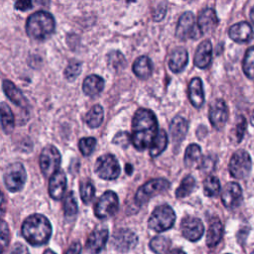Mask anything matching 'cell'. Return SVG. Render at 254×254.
<instances>
[{
    "instance_id": "cell-1",
    "label": "cell",
    "mask_w": 254,
    "mask_h": 254,
    "mask_svg": "<svg viewBox=\"0 0 254 254\" xmlns=\"http://www.w3.org/2000/svg\"><path fill=\"white\" fill-rule=\"evenodd\" d=\"M158 121L153 111L145 108L138 109L132 119L131 143L139 150L150 148L158 135Z\"/></svg>"
},
{
    "instance_id": "cell-2",
    "label": "cell",
    "mask_w": 254,
    "mask_h": 254,
    "mask_svg": "<svg viewBox=\"0 0 254 254\" xmlns=\"http://www.w3.org/2000/svg\"><path fill=\"white\" fill-rule=\"evenodd\" d=\"M22 235L33 246L46 244L52 235L50 220L43 214L35 213L28 216L22 224Z\"/></svg>"
},
{
    "instance_id": "cell-3",
    "label": "cell",
    "mask_w": 254,
    "mask_h": 254,
    "mask_svg": "<svg viewBox=\"0 0 254 254\" xmlns=\"http://www.w3.org/2000/svg\"><path fill=\"white\" fill-rule=\"evenodd\" d=\"M56 22L52 14L47 11H37L27 20L26 32L28 36L37 41L48 39L55 31Z\"/></svg>"
},
{
    "instance_id": "cell-4",
    "label": "cell",
    "mask_w": 254,
    "mask_h": 254,
    "mask_svg": "<svg viewBox=\"0 0 254 254\" xmlns=\"http://www.w3.org/2000/svg\"><path fill=\"white\" fill-rule=\"evenodd\" d=\"M175 220L176 214L174 209L168 204H163L153 210L148 220V225L156 232H163L172 228Z\"/></svg>"
},
{
    "instance_id": "cell-5",
    "label": "cell",
    "mask_w": 254,
    "mask_h": 254,
    "mask_svg": "<svg viewBox=\"0 0 254 254\" xmlns=\"http://www.w3.org/2000/svg\"><path fill=\"white\" fill-rule=\"evenodd\" d=\"M94 171L99 178L111 181L118 178L121 170L116 157L111 154H105L96 160Z\"/></svg>"
},
{
    "instance_id": "cell-6",
    "label": "cell",
    "mask_w": 254,
    "mask_h": 254,
    "mask_svg": "<svg viewBox=\"0 0 254 254\" xmlns=\"http://www.w3.org/2000/svg\"><path fill=\"white\" fill-rule=\"evenodd\" d=\"M170 188V183L166 179H153L142 185L135 195V200L138 204L147 202L151 197L166 191Z\"/></svg>"
},
{
    "instance_id": "cell-7",
    "label": "cell",
    "mask_w": 254,
    "mask_h": 254,
    "mask_svg": "<svg viewBox=\"0 0 254 254\" xmlns=\"http://www.w3.org/2000/svg\"><path fill=\"white\" fill-rule=\"evenodd\" d=\"M61 154L59 150L53 146L48 145L44 147L40 155V168L45 177H52L57 171L60 170Z\"/></svg>"
},
{
    "instance_id": "cell-8",
    "label": "cell",
    "mask_w": 254,
    "mask_h": 254,
    "mask_svg": "<svg viewBox=\"0 0 254 254\" xmlns=\"http://www.w3.org/2000/svg\"><path fill=\"white\" fill-rule=\"evenodd\" d=\"M27 175L24 166L21 163L10 164L4 173V183L6 188L12 191H20L26 183Z\"/></svg>"
},
{
    "instance_id": "cell-9",
    "label": "cell",
    "mask_w": 254,
    "mask_h": 254,
    "mask_svg": "<svg viewBox=\"0 0 254 254\" xmlns=\"http://www.w3.org/2000/svg\"><path fill=\"white\" fill-rule=\"evenodd\" d=\"M119 200L117 194L112 190L105 191L97 200L94 206V214L100 219L108 218L118 210Z\"/></svg>"
},
{
    "instance_id": "cell-10",
    "label": "cell",
    "mask_w": 254,
    "mask_h": 254,
    "mask_svg": "<svg viewBox=\"0 0 254 254\" xmlns=\"http://www.w3.org/2000/svg\"><path fill=\"white\" fill-rule=\"evenodd\" d=\"M251 158L244 150L236 151L229 162V173L235 179L246 178L251 171Z\"/></svg>"
},
{
    "instance_id": "cell-11",
    "label": "cell",
    "mask_w": 254,
    "mask_h": 254,
    "mask_svg": "<svg viewBox=\"0 0 254 254\" xmlns=\"http://www.w3.org/2000/svg\"><path fill=\"white\" fill-rule=\"evenodd\" d=\"M202 34L200 33L197 26L194 25V16L191 12H185L179 19L176 36L180 40L198 39Z\"/></svg>"
},
{
    "instance_id": "cell-12",
    "label": "cell",
    "mask_w": 254,
    "mask_h": 254,
    "mask_svg": "<svg viewBox=\"0 0 254 254\" xmlns=\"http://www.w3.org/2000/svg\"><path fill=\"white\" fill-rule=\"evenodd\" d=\"M138 242L137 235L127 228H121L114 232L112 237L113 247L120 252H127L133 249Z\"/></svg>"
},
{
    "instance_id": "cell-13",
    "label": "cell",
    "mask_w": 254,
    "mask_h": 254,
    "mask_svg": "<svg viewBox=\"0 0 254 254\" xmlns=\"http://www.w3.org/2000/svg\"><path fill=\"white\" fill-rule=\"evenodd\" d=\"M183 236L190 241H197L203 234L204 227L201 220L193 216H186L181 222Z\"/></svg>"
},
{
    "instance_id": "cell-14",
    "label": "cell",
    "mask_w": 254,
    "mask_h": 254,
    "mask_svg": "<svg viewBox=\"0 0 254 254\" xmlns=\"http://www.w3.org/2000/svg\"><path fill=\"white\" fill-rule=\"evenodd\" d=\"M209 121L216 130H221L228 119V109L222 99H216L209 108Z\"/></svg>"
},
{
    "instance_id": "cell-15",
    "label": "cell",
    "mask_w": 254,
    "mask_h": 254,
    "mask_svg": "<svg viewBox=\"0 0 254 254\" xmlns=\"http://www.w3.org/2000/svg\"><path fill=\"white\" fill-rule=\"evenodd\" d=\"M221 201L228 209L237 207L242 201V190L237 183H228L221 193Z\"/></svg>"
},
{
    "instance_id": "cell-16",
    "label": "cell",
    "mask_w": 254,
    "mask_h": 254,
    "mask_svg": "<svg viewBox=\"0 0 254 254\" xmlns=\"http://www.w3.org/2000/svg\"><path fill=\"white\" fill-rule=\"evenodd\" d=\"M66 189V177L64 171H57L51 178L49 183V193L52 198L60 200Z\"/></svg>"
},
{
    "instance_id": "cell-17",
    "label": "cell",
    "mask_w": 254,
    "mask_h": 254,
    "mask_svg": "<svg viewBox=\"0 0 254 254\" xmlns=\"http://www.w3.org/2000/svg\"><path fill=\"white\" fill-rule=\"evenodd\" d=\"M107 239L108 230L106 228H97L88 236L86 241V249L92 254H97L104 248Z\"/></svg>"
},
{
    "instance_id": "cell-18",
    "label": "cell",
    "mask_w": 254,
    "mask_h": 254,
    "mask_svg": "<svg viewBox=\"0 0 254 254\" xmlns=\"http://www.w3.org/2000/svg\"><path fill=\"white\" fill-rule=\"evenodd\" d=\"M217 24L218 18L212 8H205L199 13L197 18V28L201 34L213 31Z\"/></svg>"
},
{
    "instance_id": "cell-19",
    "label": "cell",
    "mask_w": 254,
    "mask_h": 254,
    "mask_svg": "<svg viewBox=\"0 0 254 254\" xmlns=\"http://www.w3.org/2000/svg\"><path fill=\"white\" fill-rule=\"evenodd\" d=\"M211 53H212V46L208 40L201 42L193 57L194 64L199 68H205L209 65L211 62Z\"/></svg>"
},
{
    "instance_id": "cell-20",
    "label": "cell",
    "mask_w": 254,
    "mask_h": 254,
    "mask_svg": "<svg viewBox=\"0 0 254 254\" xmlns=\"http://www.w3.org/2000/svg\"><path fill=\"white\" fill-rule=\"evenodd\" d=\"M229 37L236 43H246L253 37V30L249 23L240 22L229 29Z\"/></svg>"
},
{
    "instance_id": "cell-21",
    "label": "cell",
    "mask_w": 254,
    "mask_h": 254,
    "mask_svg": "<svg viewBox=\"0 0 254 254\" xmlns=\"http://www.w3.org/2000/svg\"><path fill=\"white\" fill-rule=\"evenodd\" d=\"M189 98L193 107L199 108L204 102L202 82L199 77H194L189 84Z\"/></svg>"
},
{
    "instance_id": "cell-22",
    "label": "cell",
    "mask_w": 254,
    "mask_h": 254,
    "mask_svg": "<svg viewBox=\"0 0 254 254\" xmlns=\"http://www.w3.org/2000/svg\"><path fill=\"white\" fill-rule=\"evenodd\" d=\"M189 61L188 52L185 48H177L175 49L170 56L169 59V67L174 72L182 71Z\"/></svg>"
},
{
    "instance_id": "cell-23",
    "label": "cell",
    "mask_w": 254,
    "mask_h": 254,
    "mask_svg": "<svg viewBox=\"0 0 254 254\" xmlns=\"http://www.w3.org/2000/svg\"><path fill=\"white\" fill-rule=\"evenodd\" d=\"M3 90L7 97L16 105L24 108L28 105V100L22 93V91L11 81L5 79L3 81Z\"/></svg>"
},
{
    "instance_id": "cell-24",
    "label": "cell",
    "mask_w": 254,
    "mask_h": 254,
    "mask_svg": "<svg viewBox=\"0 0 254 254\" xmlns=\"http://www.w3.org/2000/svg\"><path fill=\"white\" fill-rule=\"evenodd\" d=\"M188 132V122L181 116L175 117L170 124V133L175 144H180Z\"/></svg>"
},
{
    "instance_id": "cell-25",
    "label": "cell",
    "mask_w": 254,
    "mask_h": 254,
    "mask_svg": "<svg viewBox=\"0 0 254 254\" xmlns=\"http://www.w3.org/2000/svg\"><path fill=\"white\" fill-rule=\"evenodd\" d=\"M104 87V80L101 76L90 74L86 76L82 83V90L88 96L98 95Z\"/></svg>"
},
{
    "instance_id": "cell-26",
    "label": "cell",
    "mask_w": 254,
    "mask_h": 254,
    "mask_svg": "<svg viewBox=\"0 0 254 254\" xmlns=\"http://www.w3.org/2000/svg\"><path fill=\"white\" fill-rule=\"evenodd\" d=\"M223 235V225L218 218H213L209 223L206 234V245L208 247L216 246Z\"/></svg>"
},
{
    "instance_id": "cell-27",
    "label": "cell",
    "mask_w": 254,
    "mask_h": 254,
    "mask_svg": "<svg viewBox=\"0 0 254 254\" xmlns=\"http://www.w3.org/2000/svg\"><path fill=\"white\" fill-rule=\"evenodd\" d=\"M133 71L134 73L142 79H146L148 78L151 73H152V69H153V64L151 60L146 57V56H142L139 57L135 60L134 64H133Z\"/></svg>"
},
{
    "instance_id": "cell-28",
    "label": "cell",
    "mask_w": 254,
    "mask_h": 254,
    "mask_svg": "<svg viewBox=\"0 0 254 254\" xmlns=\"http://www.w3.org/2000/svg\"><path fill=\"white\" fill-rule=\"evenodd\" d=\"M0 119L2 129L5 133H10L14 129L15 126V118L14 114L8 104L2 102L0 104Z\"/></svg>"
},
{
    "instance_id": "cell-29",
    "label": "cell",
    "mask_w": 254,
    "mask_h": 254,
    "mask_svg": "<svg viewBox=\"0 0 254 254\" xmlns=\"http://www.w3.org/2000/svg\"><path fill=\"white\" fill-rule=\"evenodd\" d=\"M103 116V108L100 105L96 104L92 106V108L87 112L85 116V122L90 128H96L102 123Z\"/></svg>"
},
{
    "instance_id": "cell-30",
    "label": "cell",
    "mask_w": 254,
    "mask_h": 254,
    "mask_svg": "<svg viewBox=\"0 0 254 254\" xmlns=\"http://www.w3.org/2000/svg\"><path fill=\"white\" fill-rule=\"evenodd\" d=\"M168 145V135L165 130H159L157 137L155 138L152 146L150 147V155L152 157L159 156Z\"/></svg>"
},
{
    "instance_id": "cell-31",
    "label": "cell",
    "mask_w": 254,
    "mask_h": 254,
    "mask_svg": "<svg viewBox=\"0 0 254 254\" xmlns=\"http://www.w3.org/2000/svg\"><path fill=\"white\" fill-rule=\"evenodd\" d=\"M201 159V149L197 144H190L185 152V164L188 167L195 166Z\"/></svg>"
},
{
    "instance_id": "cell-32",
    "label": "cell",
    "mask_w": 254,
    "mask_h": 254,
    "mask_svg": "<svg viewBox=\"0 0 254 254\" xmlns=\"http://www.w3.org/2000/svg\"><path fill=\"white\" fill-rule=\"evenodd\" d=\"M150 248L156 254H165L171 246V240L166 236H155L150 241Z\"/></svg>"
},
{
    "instance_id": "cell-33",
    "label": "cell",
    "mask_w": 254,
    "mask_h": 254,
    "mask_svg": "<svg viewBox=\"0 0 254 254\" xmlns=\"http://www.w3.org/2000/svg\"><path fill=\"white\" fill-rule=\"evenodd\" d=\"M195 188V181L191 176H187L183 179L181 185L176 190V196L178 198H183L190 195Z\"/></svg>"
},
{
    "instance_id": "cell-34",
    "label": "cell",
    "mask_w": 254,
    "mask_h": 254,
    "mask_svg": "<svg viewBox=\"0 0 254 254\" xmlns=\"http://www.w3.org/2000/svg\"><path fill=\"white\" fill-rule=\"evenodd\" d=\"M242 69L248 78L254 79V47L246 51L242 63Z\"/></svg>"
},
{
    "instance_id": "cell-35",
    "label": "cell",
    "mask_w": 254,
    "mask_h": 254,
    "mask_svg": "<svg viewBox=\"0 0 254 254\" xmlns=\"http://www.w3.org/2000/svg\"><path fill=\"white\" fill-rule=\"evenodd\" d=\"M107 63H108V65L116 71L126 66V60L124 56L118 51H112L108 54Z\"/></svg>"
},
{
    "instance_id": "cell-36",
    "label": "cell",
    "mask_w": 254,
    "mask_h": 254,
    "mask_svg": "<svg viewBox=\"0 0 254 254\" xmlns=\"http://www.w3.org/2000/svg\"><path fill=\"white\" fill-rule=\"evenodd\" d=\"M220 191V184L216 177L208 176L203 182V192L206 196H215Z\"/></svg>"
},
{
    "instance_id": "cell-37",
    "label": "cell",
    "mask_w": 254,
    "mask_h": 254,
    "mask_svg": "<svg viewBox=\"0 0 254 254\" xmlns=\"http://www.w3.org/2000/svg\"><path fill=\"white\" fill-rule=\"evenodd\" d=\"M64 212L65 217L74 216L77 212V202L72 191L68 192L64 202Z\"/></svg>"
},
{
    "instance_id": "cell-38",
    "label": "cell",
    "mask_w": 254,
    "mask_h": 254,
    "mask_svg": "<svg viewBox=\"0 0 254 254\" xmlns=\"http://www.w3.org/2000/svg\"><path fill=\"white\" fill-rule=\"evenodd\" d=\"M79 192H80V197H81V200L84 202V203H89L94 195H95V189H94V186L92 185V183L86 181V182H83L80 184V187H79Z\"/></svg>"
},
{
    "instance_id": "cell-39",
    "label": "cell",
    "mask_w": 254,
    "mask_h": 254,
    "mask_svg": "<svg viewBox=\"0 0 254 254\" xmlns=\"http://www.w3.org/2000/svg\"><path fill=\"white\" fill-rule=\"evenodd\" d=\"M96 146V140L93 137L81 138L78 142V148L83 156H89Z\"/></svg>"
},
{
    "instance_id": "cell-40",
    "label": "cell",
    "mask_w": 254,
    "mask_h": 254,
    "mask_svg": "<svg viewBox=\"0 0 254 254\" xmlns=\"http://www.w3.org/2000/svg\"><path fill=\"white\" fill-rule=\"evenodd\" d=\"M10 241V230L8 224L0 219V254H2L8 247Z\"/></svg>"
},
{
    "instance_id": "cell-41",
    "label": "cell",
    "mask_w": 254,
    "mask_h": 254,
    "mask_svg": "<svg viewBox=\"0 0 254 254\" xmlns=\"http://www.w3.org/2000/svg\"><path fill=\"white\" fill-rule=\"evenodd\" d=\"M81 71V64L78 62L70 63L64 70V76L68 80H74Z\"/></svg>"
},
{
    "instance_id": "cell-42",
    "label": "cell",
    "mask_w": 254,
    "mask_h": 254,
    "mask_svg": "<svg viewBox=\"0 0 254 254\" xmlns=\"http://www.w3.org/2000/svg\"><path fill=\"white\" fill-rule=\"evenodd\" d=\"M246 126H247L246 119L243 116H238V119L235 123V129H234V135H235L237 143H239L243 139V136H244V133L246 130Z\"/></svg>"
},
{
    "instance_id": "cell-43",
    "label": "cell",
    "mask_w": 254,
    "mask_h": 254,
    "mask_svg": "<svg viewBox=\"0 0 254 254\" xmlns=\"http://www.w3.org/2000/svg\"><path fill=\"white\" fill-rule=\"evenodd\" d=\"M112 142L121 148H127L131 143V136L128 132L121 131L114 136Z\"/></svg>"
},
{
    "instance_id": "cell-44",
    "label": "cell",
    "mask_w": 254,
    "mask_h": 254,
    "mask_svg": "<svg viewBox=\"0 0 254 254\" xmlns=\"http://www.w3.org/2000/svg\"><path fill=\"white\" fill-rule=\"evenodd\" d=\"M8 254H30L28 248L22 243H15Z\"/></svg>"
},
{
    "instance_id": "cell-45",
    "label": "cell",
    "mask_w": 254,
    "mask_h": 254,
    "mask_svg": "<svg viewBox=\"0 0 254 254\" xmlns=\"http://www.w3.org/2000/svg\"><path fill=\"white\" fill-rule=\"evenodd\" d=\"M32 2L31 1H18L15 3V8L21 11H25L28 10L32 7Z\"/></svg>"
},
{
    "instance_id": "cell-46",
    "label": "cell",
    "mask_w": 254,
    "mask_h": 254,
    "mask_svg": "<svg viewBox=\"0 0 254 254\" xmlns=\"http://www.w3.org/2000/svg\"><path fill=\"white\" fill-rule=\"evenodd\" d=\"M81 251V245L79 242H74L72 243L69 248L67 249L65 254H79Z\"/></svg>"
},
{
    "instance_id": "cell-47",
    "label": "cell",
    "mask_w": 254,
    "mask_h": 254,
    "mask_svg": "<svg viewBox=\"0 0 254 254\" xmlns=\"http://www.w3.org/2000/svg\"><path fill=\"white\" fill-rule=\"evenodd\" d=\"M3 212H4V194L0 190V216L3 214Z\"/></svg>"
},
{
    "instance_id": "cell-48",
    "label": "cell",
    "mask_w": 254,
    "mask_h": 254,
    "mask_svg": "<svg viewBox=\"0 0 254 254\" xmlns=\"http://www.w3.org/2000/svg\"><path fill=\"white\" fill-rule=\"evenodd\" d=\"M169 254H186V253L181 249H175V250H172Z\"/></svg>"
},
{
    "instance_id": "cell-49",
    "label": "cell",
    "mask_w": 254,
    "mask_h": 254,
    "mask_svg": "<svg viewBox=\"0 0 254 254\" xmlns=\"http://www.w3.org/2000/svg\"><path fill=\"white\" fill-rule=\"evenodd\" d=\"M132 171H133L132 166H131V165H129V164H127V165H126V172H127V174H128V175H131Z\"/></svg>"
},
{
    "instance_id": "cell-50",
    "label": "cell",
    "mask_w": 254,
    "mask_h": 254,
    "mask_svg": "<svg viewBox=\"0 0 254 254\" xmlns=\"http://www.w3.org/2000/svg\"><path fill=\"white\" fill-rule=\"evenodd\" d=\"M250 19H251L252 23L254 24V6H253L252 9L250 10Z\"/></svg>"
},
{
    "instance_id": "cell-51",
    "label": "cell",
    "mask_w": 254,
    "mask_h": 254,
    "mask_svg": "<svg viewBox=\"0 0 254 254\" xmlns=\"http://www.w3.org/2000/svg\"><path fill=\"white\" fill-rule=\"evenodd\" d=\"M250 123L252 124V126H254V110L252 111V113L250 115Z\"/></svg>"
},
{
    "instance_id": "cell-52",
    "label": "cell",
    "mask_w": 254,
    "mask_h": 254,
    "mask_svg": "<svg viewBox=\"0 0 254 254\" xmlns=\"http://www.w3.org/2000/svg\"><path fill=\"white\" fill-rule=\"evenodd\" d=\"M44 254H56L53 250H51V249H48V250H46L45 252H44Z\"/></svg>"
},
{
    "instance_id": "cell-53",
    "label": "cell",
    "mask_w": 254,
    "mask_h": 254,
    "mask_svg": "<svg viewBox=\"0 0 254 254\" xmlns=\"http://www.w3.org/2000/svg\"><path fill=\"white\" fill-rule=\"evenodd\" d=\"M0 128H2V125H1V119H0Z\"/></svg>"
},
{
    "instance_id": "cell-54",
    "label": "cell",
    "mask_w": 254,
    "mask_h": 254,
    "mask_svg": "<svg viewBox=\"0 0 254 254\" xmlns=\"http://www.w3.org/2000/svg\"><path fill=\"white\" fill-rule=\"evenodd\" d=\"M251 254H254V251H253V252H252V253H251Z\"/></svg>"
},
{
    "instance_id": "cell-55",
    "label": "cell",
    "mask_w": 254,
    "mask_h": 254,
    "mask_svg": "<svg viewBox=\"0 0 254 254\" xmlns=\"http://www.w3.org/2000/svg\"><path fill=\"white\" fill-rule=\"evenodd\" d=\"M226 254H229V253H226Z\"/></svg>"
}]
</instances>
